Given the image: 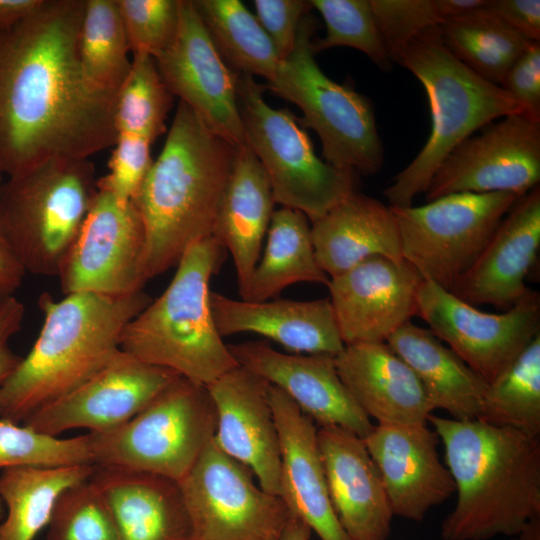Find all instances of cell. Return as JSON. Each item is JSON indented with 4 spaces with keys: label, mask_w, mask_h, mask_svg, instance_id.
I'll return each instance as SVG.
<instances>
[{
    "label": "cell",
    "mask_w": 540,
    "mask_h": 540,
    "mask_svg": "<svg viewBox=\"0 0 540 540\" xmlns=\"http://www.w3.org/2000/svg\"><path fill=\"white\" fill-rule=\"evenodd\" d=\"M86 0H41L0 28V166L9 177L57 157L113 146L117 92L95 86L79 56Z\"/></svg>",
    "instance_id": "1"
},
{
    "label": "cell",
    "mask_w": 540,
    "mask_h": 540,
    "mask_svg": "<svg viewBox=\"0 0 540 540\" xmlns=\"http://www.w3.org/2000/svg\"><path fill=\"white\" fill-rule=\"evenodd\" d=\"M455 484L456 505L441 525L443 540L521 535L540 514L539 436L477 419L431 414Z\"/></svg>",
    "instance_id": "2"
},
{
    "label": "cell",
    "mask_w": 540,
    "mask_h": 540,
    "mask_svg": "<svg viewBox=\"0 0 540 540\" xmlns=\"http://www.w3.org/2000/svg\"><path fill=\"white\" fill-rule=\"evenodd\" d=\"M236 150L179 100L162 151L132 200L145 229L146 282L212 235Z\"/></svg>",
    "instance_id": "3"
},
{
    "label": "cell",
    "mask_w": 540,
    "mask_h": 540,
    "mask_svg": "<svg viewBox=\"0 0 540 540\" xmlns=\"http://www.w3.org/2000/svg\"><path fill=\"white\" fill-rule=\"evenodd\" d=\"M151 300L143 290L119 297L74 293L62 300L43 293V325L0 386V417L23 423L91 378L121 350L124 328Z\"/></svg>",
    "instance_id": "4"
},
{
    "label": "cell",
    "mask_w": 540,
    "mask_h": 540,
    "mask_svg": "<svg viewBox=\"0 0 540 540\" xmlns=\"http://www.w3.org/2000/svg\"><path fill=\"white\" fill-rule=\"evenodd\" d=\"M225 252L212 236L192 244L165 291L126 325L120 349L205 386L239 366L217 330L210 304V281Z\"/></svg>",
    "instance_id": "5"
},
{
    "label": "cell",
    "mask_w": 540,
    "mask_h": 540,
    "mask_svg": "<svg viewBox=\"0 0 540 540\" xmlns=\"http://www.w3.org/2000/svg\"><path fill=\"white\" fill-rule=\"evenodd\" d=\"M394 63L421 82L432 120L426 144L383 191L389 206L406 207L425 193L437 169L461 142L498 118L522 112L500 85L474 73L446 48L438 27L408 42Z\"/></svg>",
    "instance_id": "6"
},
{
    "label": "cell",
    "mask_w": 540,
    "mask_h": 540,
    "mask_svg": "<svg viewBox=\"0 0 540 540\" xmlns=\"http://www.w3.org/2000/svg\"><path fill=\"white\" fill-rule=\"evenodd\" d=\"M97 190L87 158H51L0 185V238L26 272L58 276Z\"/></svg>",
    "instance_id": "7"
},
{
    "label": "cell",
    "mask_w": 540,
    "mask_h": 540,
    "mask_svg": "<svg viewBox=\"0 0 540 540\" xmlns=\"http://www.w3.org/2000/svg\"><path fill=\"white\" fill-rule=\"evenodd\" d=\"M312 13L301 21L295 45L267 82L273 94L297 105L304 122L319 136L326 162L364 175L376 174L384 163L371 101L350 84L326 76L315 60Z\"/></svg>",
    "instance_id": "8"
},
{
    "label": "cell",
    "mask_w": 540,
    "mask_h": 540,
    "mask_svg": "<svg viewBox=\"0 0 540 540\" xmlns=\"http://www.w3.org/2000/svg\"><path fill=\"white\" fill-rule=\"evenodd\" d=\"M216 425L207 387L179 375L125 424L89 433L93 464L179 482L213 440Z\"/></svg>",
    "instance_id": "9"
},
{
    "label": "cell",
    "mask_w": 540,
    "mask_h": 540,
    "mask_svg": "<svg viewBox=\"0 0 540 540\" xmlns=\"http://www.w3.org/2000/svg\"><path fill=\"white\" fill-rule=\"evenodd\" d=\"M263 90L252 76L237 74L246 145L261 163L275 203L315 222L355 192L357 173L322 161L293 114L269 106Z\"/></svg>",
    "instance_id": "10"
},
{
    "label": "cell",
    "mask_w": 540,
    "mask_h": 540,
    "mask_svg": "<svg viewBox=\"0 0 540 540\" xmlns=\"http://www.w3.org/2000/svg\"><path fill=\"white\" fill-rule=\"evenodd\" d=\"M520 197L508 192H464L421 206H390L399 231L402 258L423 279L451 292Z\"/></svg>",
    "instance_id": "11"
},
{
    "label": "cell",
    "mask_w": 540,
    "mask_h": 540,
    "mask_svg": "<svg viewBox=\"0 0 540 540\" xmlns=\"http://www.w3.org/2000/svg\"><path fill=\"white\" fill-rule=\"evenodd\" d=\"M253 473L211 443L179 481L193 540H266L278 536L288 510Z\"/></svg>",
    "instance_id": "12"
},
{
    "label": "cell",
    "mask_w": 540,
    "mask_h": 540,
    "mask_svg": "<svg viewBox=\"0 0 540 540\" xmlns=\"http://www.w3.org/2000/svg\"><path fill=\"white\" fill-rule=\"evenodd\" d=\"M488 384L540 333V295L529 291L509 310L486 313L433 281L423 279L417 313Z\"/></svg>",
    "instance_id": "13"
},
{
    "label": "cell",
    "mask_w": 540,
    "mask_h": 540,
    "mask_svg": "<svg viewBox=\"0 0 540 540\" xmlns=\"http://www.w3.org/2000/svg\"><path fill=\"white\" fill-rule=\"evenodd\" d=\"M144 251L145 229L134 203L121 204L98 189L58 274L62 292L119 297L141 291Z\"/></svg>",
    "instance_id": "14"
},
{
    "label": "cell",
    "mask_w": 540,
    "mask_h": 540,
    "mask_svg": "<svg viewBox=\"0 0 540 540\" xmlns=\"http://www.w3.org/2000/svg\"><path fill=\"white\" fill-rule=\"evenodd\" d=\"M540 181V123L512 114L461 142L442 162L426 201L454 193L524 195Z\"/></svg>",
    "instance_id": "15"
},
{
    "label": "cell",
    "mask_w": 540,
    "mask_h": 540,
    "mask_svg": "<svg viewBox=\"0 0 540 540\" xmlns=\"http://www.w3.org/2000/svg\"><path fill=\"white\" fill-rule=\"evenodd\" d=\"M178 376L120 350L91 378L34 412L23 424L52 436L77 428L107 432L132 419Z\"/></svg>",
    "instance_id": "16"
},
{
    "label": "cell",
    "mask_w": 540,
    "mask_h": 540,
    "mask_svg": "<svg viewBox=\"0 0 540 540\" xmlns=\"http://www.w3.org/2000/svg\"><path fill=\"white\" fill-rule=\"evenodd\" d=\"M173 96L188 105L216 134L246 145L237 98V73L224 62L192 0H183L172 44L154 58Z\"/></svg>",
    "instance_id": "17"
},
{
    "label": "cell",
    "mask_w": 540,
    "mask_h": 540,
    "mask_svg": "<svg viewBox=\"0 0 540 540\" xmlns=\"http://www.w3.org/2000/svg\"><path fill=\"white\" fill-rule=\"evenodd\" d=\"M422 281L406 260L380 255L330 278V302L344 345L386 342L416 315Z\"/></svg>",
    "instance_id": "18"
},
{
    "label": "cell",
    "mask_w": 540,
    "mask_h": 540,
    "mask_svg": "<svg viewBox=\"0 0 540 540\" xmlns=\"http://www.w3.org/2000/svg\"><path fill=\"white\" fill-rule=\"evenodd\" d=\"M228 347L239 365L283 391L317 427L338 426L362 439L373 429L342 382L335 356L287 354L258 341Z\"/></svg>",
    "instance_id": "19"
},
{
    "label": "cell",
    "mask_w": 540,
    "mask_h": 540,
    "mask_svg": "<svg viewBox=\"0 0 540 540\" xmlns=\"http://www.w3.org/2000/svg\"><path fill=\"white\" fill-rule=\"evenodd\" d=\"M270 383L239 365L207 385L217 425L213 443L245 465L267 493H280V445Z\"/></svg>",
    "instance_id": "20"
},
{
    "label": "cell",
    "mask_w": 540,
    "mask_h": 540,
    "mask_svg": "<svg viewBox=\"0 0 540 540\" xmlns=\"http://www.w3.org/2000/svg\"><path fill=\"white\" fill-rule=\"evenodd\" d=\"M363 441L393 515L421 521L455 492L452 476L439 459V437L426 424H377Z\"/></svg>",
    "instance_id": "21"
},
{
    "label": "cell",
    "mask_w": 540,
    "mask_h": 540,
    "mask_svg": "<svg viewBox=\"0 0 540 540\" xmlns=\"http://www.w3.org/2000/svg\"><path fill=\"white\" fill-rule=\"evenodd\" d=\"M268 397L280 445V499L321 540H350L331 505L317 425L276 386L269 385Z\"/></svg>",
    "instance_id": "22"
},
{
    "label": "cell",
    "mask_w": 540,
    "mask_h": 540,
    "mask_svg": "<svg viewBox=\"0 0 540 540\" xmlns=\"http://www.w3.org/2000/svg\"><path fill=\"white\" fill-rule=\"evenodd\" d=\"M540 247V188L507 212L472 267L451 291L472 305L509 310L528 291L525 280Z\"/></svg>",
    "instance_id": "23"
},
{
    "label": "cell",
    "mask_w": 540,
    "mask_h": 540,
    "mask_svg": "<svg viewBox=\"0 0 540 540\" xmlns=\"http://www.w3.org/2000/svg\"><path fill=\"white\" fill-rule=\"evenodd\" d=\"M317 440L331 505L347 536L387 540L394 515L363 439L338 426H321Z\"/></svg>",
    "instance_id": "24"
},
{
    "label": "cell",
    "mask_w": 540,
    "mask_h": 540,
    "mask_svg": "<svg viewBox=\"0 0 540 540\" xmlns=\"http://www.w3.org/2000/svg\"><path fill=\"white\" fill-rule=\"evenodd\" d=\"M210 304L222 337L252 332L295 354L336 356L345 347L330 299L253 302L211 291Z\"/></svg>",
    "instance_id": "25"
},
{
    "label": "cell",
    "mask_w": 540,
    "mask_h": 540,
    "mask_svg": "<svg viewBox=\"0 0 540 540\" xmlns=\"http://www.w3.org/2000/svg\"><path fill=\"white\" fill-rule=\"evenodd\" d=\"M335 363L354 400L378 424L428 421L434 407L424 386L386 342L347 345Z\"/></svg>",
    "instance_id": "26"
},
{
    "label": "cell",
    "mask_w": 540,
    "mask_h": 540,
    "mask_svg": "<svg viewBox=\"0 0 540 540\" xmlns=\"http://www.w3.org/2000/svg\"><path fill=\"white\" fill-rule=\"evenodd\" d=\"M90 479L106 501L117 540H193L179 482L97 465Z\"/></svg>",
    "instance_id": "27"
},
{
    "label": "cell",
    "mask_w": 540,
    "mask_h": 540,
    "mask_svg": "<svg viewBox=\"0 0 540 540\" xmlns=\"http://www.w3.org/2000/svg\"><path fill=\"white\" fill-rule=\"evenodd\" d=\"M274 204L261 163L247 145L237 147L211 236L232 256L242 299L262 253Z\"/></svg>",
    "instance_id": "28"
},
{
    "label": "cell",
    "mask_w": 540,
    "mask_h": 540,
    "mask_svg": "<svg viewBox=\"0 0 540 540\" xmlns=\"http://www.w3.org/2000/svg\"><path fill=\"white\" fill-rule=\"evenodd\" d=\"M311 235L316 260L329 278L375 255L403 260L390 206L356 191L312 222Z\"/></svg>",
    "instance_id": "29"
},
{
    "label": "cell",
    "mask_w": 540,
    "mask_h": 540,
    "mask_svg": "<svg viewBox=\"0 0 540 540\" xmlns=\"http://www.w3.org/2000/svg\"><path fill=\"white\" fill-rule=\"evenodd\" d=\"M386 343L415 372L434 409H442L457 420L477 418L489 384L428 328L410 320Z\"/></svg>",
    "instance_id": "30"
},
{
    "label": "cell",
    "mask_w": 540,
    "mask_h": 540,
    "mask_svg": "<svg viewBox=\"0 0 540 540\" xmlns=\"http://www.w3.org/2000/svg\"><path fill=\"white\" fill-rule=\"evenodd\" d=\"M308 218L300 211L282 207L273 212L263 252L243 300L266 301L298 282L328 285L313 247Z\"/></svg>",
    "instance_id": "31"
},
{
    "label": "cell",
    "mask_w": 540,
    "mask_h": 540,
    "mask_svg": "<svg viewBox=\"0 0 540 540\" xmlns=\"http://www.w3.org/2000/svg\"><path fill=\"white\" fill-rule=\"evenodd\" d=\"M95 465L13 467L0 474V497L6 508L0 540H34L48 526L55 503L70 486L87 480Z\"/></svg>",
    "instance_id": "32"
},
{
    "label": "cell",
    "mask_w": 540,
    "mask_h": 540,
    "mask_svg": "<svg viewBox=\"0 0 540 540\" xmlns=\"http://www.w3.org/2000/svg\"><path fill=\"white\" fill-rule=\"evenodd\" d=\"M218 53L237 74L271 81L280 65L277 51L253 15L239 0H192Z\"/></svg>",
    "instance_id": "33"
},
{
    "label": "cell",
    "mask_w": 540,
    "mask_h": 540,
    "mask_svg": "<svg viewBox=\"0 0 540 540\" xmlns=\"http://www.w3.org/2000/svg\"><path fill=\"white\" fill-rule=\"evenodd\" d=\"M489 1V0H488ZM438 26L446 48L483 79L500 85L516 59L534 42L518 34L488 7Z\"/></svg>",
    "instance_id": "34"
},
{
    "label": "cell",
    "mask_w": 540,
    "mask_h": 540,
    "mask_svg": "<svg viewBox=\"0 0 540 540\" xmlns=\"http://www.w3.org/2000/svg\"><path fill=\"white\" fill-rule=\"evenodd\" d=\"M476 419L539 436L540 333L488 385Z\"/></svg>",
    "instance_id": "35"
},
{
    "label": "cell",
    "mask_w": 540,
    "mask_h": 540,
    "mask_svg": "<svg viewBox=\"0 0 540 540\" xmlns=\"http://www.w3.org/2000/svg\"><path fill=\"white\" fill-rule=\"evenodd\" d=\"M118 0H86L79 35V56L87 78L97 87L117 92L131 61Z\"/></svg>",
    "instance_id": "36"
},
{
    "label": "cell",
    "mask_w": 540,
    "mask_h": 540,
    "mask_svg": "<svg viewBox=\"0 0 540 540\" xmlns=\"http://www.w3.org/2000/svg\"><path fill=\"white\" fill-rule=\"evenodd\" d=\"M154 57L133 54L129 73L120 86L115 102V128L118 133L153 142L165 130V120L173 104Z\"/></svg>",
    "instance_id": "37"
},
{
    "label": "cell",
    "mask_w": 540,
    "mask_h": 540,
    "mask_svg": "<svg viewBox=\"0 0 540 540\" xmlns=\"http://www.w3.org/2000/svg\"><path fill=\"white\" fill-rule=\"evenodd\" d=\"M81 464H93L89 433L58 438L0 417V469Z\"/></svg>",
    "instance_id": "38"
},
{
    "label": "cell",
    "mask_w": 540,
    "mask_h": 540,
    "mask_svg": "<svg viewBox=\"0 0 540 540\" xmlns=\"http://www.w3.org/2000/svg\"><path fill=\"white\" fill-rule=\"evenodd\" d=\"M321 14L326 34L313 41L317 52L345 46L363 52L383 71L392 68L391 61L378 32L370 0H310Z\"/></svg>",
    "instance_id": "39"
},
{
    "label": "cell",
    "mask_w": 540,
    "mask_h": 540,
    "mask_svg": "<svg viewBox=\"0 0 540 540\" xmlns=\"http://www.w3.org/2000/svg\"><path fill=\"white\" fill-rule=\"evenodd\" d=\"M47 527L46 540H117L106 501L90 478L61 493Z\"/></svg>",
    "instance_id": "40"
},
{
    "label": "cell",
    "mask_w": 540,
    "mask_h": 540,
    "mask_svg": "<svg viewBox=\"0 0 540 540\" xmlns=\"http://www.w3.org/2000/svg\"><path fill=\"white\" fill-rule=\"evenodd\" d=\"M132 53L157 57L175 39L183 0H118Z\"/></svg>",
    "instance_id": "41"
},
{
    "label": "cell",
    "mask_w": 540,
    "mask_h": 540,
    "mask_svg": "<svg viewBox=\"0 0 540 540\" xmlns=\"http://www.w3.org/2000/svg\"><path fill=\"white\" fill-rule=\"evenodd\" d=\"M382 43L394 63L405 45L444 22L439 0H370Z\"/></svg>",
    "instance_id": "42"
},
{
    "label": "cell",
    "mask_w": 540,
    "mask_h": 540,
    "mask_svg": "<svg viewBox=\"0 0 540 540\" xmlns=\"http://www.w3.org/2000/svg\"><path fill=\"white\" fill-rule=\"evenodd\" d=\"M113 147L109 172L97 179V188L110 192L119 203L126 204L134 199L152 166L151 142L118 133Z\"/></svg>",
    "instance_id": "43"
},
{
    "label": "cell",
    "mask_w": 540,
    "mask_h": 540,
    "mask_svg": "<svg viewBox=\"0 0 540 540\" xmlns=\"http://www.w3.org/2000/svg\"><path fill=\"white\" fill-rule=\"evenodd\" d=\"M256 18L272 41L280 60L292 51L302 19L313 6L305 0H255Z\"/></svg>",
    "instance_id": "44"
},
{
    "label": "cell",
    "mask_w": 540,
    "mask_h": 540,
    "mask_svg": "<svg viewBox=\"0 0 540 540\" xmlns=\"http://www.w3.org/2000/svg\"><path fill=\"white\" fill-rule=\"evenodd\" d=\"M500 86L519 104L522 115L540 123V42L516 59Z\"/></svg>",
    "instance_id": "45"
},
{
    "label": "cell",
    "mask_w": 540,
    "mask_h": 540,
    "mask_svg": "<svg viewBox=\"0 0 540 540\" xmlns=\"http://www.w3.org/2000/svg\"><path fill=\"white\" fill-rule=\"evenodd\" d=\"M487 7L525 39L540 41L539 0H489Z\"/></svg>",
    "instance_id": "46"
},
{
    "label": "cell",
    "mask_w": 540,
    "mask_h": 540,
    "mask_svg": "<svg viewBox=\"0 0 540 540\" xmlns=\"http://www.w3.org/2000/svg\"><path fill=\"white\" fill-rule=\"evenodd\" d=\"M24 311L15 296L0 298V386L22 359L12 351L9 341L21 329Z\"/></svg>",
    "instance_id": "47"
},
{
    "label": "cell",
    "mask_w": 540,
    "mask_h": 540,
    "mask_svg": "<svg viewBox=\"0 0 540 540\" xmlns=\"http://www.w3.org/2000/svg\"><path fill=\"white\" fill-rule=\"evenodd\" d=\"M26 271L8 245L0 238V298L13 296Z\"/></svg>",
    "instance_id": "48"
},
{
    "label": "cell",
    "mask_w": 540,
    "mask_h": 540,
    "mask_svg": "<svg viewBox=\"0 0 540 540\" xmlns=\"http://www.w3.org/2000/svg\"><path fill=\"white\" fill-rule=\"evenodd\" d=\"M40 2L41 0H0V28L27 16Z\"/></svg>",
    "instance_id": "49"
},
{
    "label": "cell",
    "mask_w": 540,
    "mask_h": 540,
    "mask_svg": "<svg viewBox=\"0 0 540 540\" xmlns=\"http://www.w3.org/2000/svg\"><path fill=\"white\" fill-rule=\"evenodd\" d=\"M312 530L298 517L288 514L278 540H309Z\"/></svg>",
    "instance_id": "50"
},
{
    "label": "cell",
    "mask_w": 540,
    "mask_h": 540,
    "mask_svg": "<svg viewBox=\"0 0 540 540\" xmlns=\"http://www.w3.org/2000/svg\"><path fill=\"white\" fill-rule=\"evenodd\" d=\"M533 527H530L527 531L521 534L520 538H513L510 540H539V535L536 536V529L532 532Z\"/></svg>",
    "instance_id": "51"
},
{
    "label": "cell",
    "mask_w": 540,
    "mask_h": 540,
    "mask_svg": "<svg viewBox=\"0 0 540 540\" xmlns=\"http://www.w3.org/2000/svg\"><path fill=\"white\" fill-rule=\"evenodd\" d=\"M4 509H5V506H4V504H3V502H2V499H1V497H0V521H1V519L3 518V516H4Z\"/></svg>",
    "instance_id": "52"
},
{
    "label": "cell",
    "mask_w": 540,
    "mask_h": 540,
    "mask_svg": "<svg viewBox=\"0 0 540 540\" xmlns=\"http://www.w3.org/2000/svg\"><path fill=\"white\" fill-rule=\"evenodd\" d=\"M278 536H272V537L267 538L266 540H278Z\"/></svg>",
    "instance_id": "53"
},
{
    "label": "cell",
    "mask_w": 540,
    "mask_h": 540,
    "mask_svg": "<svg viewBox=\"0 0 540 540\" xmlns=\"http://www.w3.org/2000/svg\"><path fill=\"white\" fill-rule=\"evenodd\" d=\"M2 174H3V171H2L1 166H0V185H1Z\"/></svg>",
    "instance_id": "54"
}]
</instances>
